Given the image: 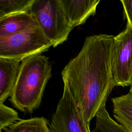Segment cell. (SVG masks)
Listing matches in <instances>:
<instances>
[{
	"label": "cell",
	"instance_id": "obj_9",
	"mask_svg": "<svg viewBox=\"0 0 132 132\" xmlns=\"http://www.w3.org/2000/svg\"><path fill=\"white\" fill-rule=\"evenodd\" d=\"M20 64L18 60L0 58V103L11 96Z\"/></svg>",
	"mask_w": 132,
	"mask_h": 132
},
{
	"label": "cell",
	"instance_id": "obj_11",
	"mask_svg": "<svg viewBox=\"0 0 132 132\" xmlns=\"http://www.w3.org/2000/svg\"><path fill=\"white\" fill-rule=\"evenodd\" d=\"M5 130V132H51L48 121L44 117L21 119Z\"/></svg>",
	"mask_w": 132,
	"mask_h": 132
},
{
	"label": "cell",
	"instance_id": "obj_7",
	"mask_svg": "<svg viewBox=\"0 0 132 132\" xmlns=\"http://www.w3.org/2000/svg\"><path fill=\"white\" fill-rule=\"evenodd\" d=\"M64 14L72 27L84 24L96 13L100 0H60Z\"/></svg>",
	"mask_w": 132,
	"mask_h": 132
},
{
	"label": "cell",
	"instance_id": "obj_16",
	"mask_svg": "<svg viewBox=\"0 0 132 132\" xmlns=\"http://www.w3.org/2000/svg\"><path fill=\"white\" fill-rule=\"evenodd\" d=\"M130 94H131L132 95V84L130 86V88H129V91L128 92Z\"/></svg>",
	"mask_w": 132,
	"mask_h": 132
},
{
	"label": "cell",
	"instance_id": "obj_3",
	"mask_svg": "<svg viewBox=\"0 0 132 132\" xmlns=\"http://www.w3.org/2000/svg\"><path fill=\"white\" fill-rule=\"evenodd\" d=\"M30 12L53 47L68 39L73 28L67 19L60 0H35Z\"/></svg>",
	"mask_w": 132,
	"mask_h": 132
},
{
	"label": "cell",
	"instance_id": "obj_2",
	"mask_svg": "<svg viewBox=\"0 0 132 132\" xmlns=\"http://www.w3.org/2000/svg\"><path fill=\"white\" fill-rule=\"evenodd\" d=\"M52 76V65L47 57L38 54L21 62L10 101L18 110L32 113L41 105L44 91Z\"/></svg>",
	"mask_w": 132,
	"mask_h": 132
},
{
	"label": "cell",
	"instance_id": "obj_6",
	"mask_svg": "<svg viewBox=\"0 0 132 132\" xmlns=\"http://www.w3.org/2000/svg\"><path fill=\"white\" fill-rule=\"evenodd\" d=\"M51 132H91L68 86L64 84L59 100L50 125Z\"/></svg>",
	"mask_w": 132,
	"mask_h": 132
},
{
	"label": "cell",
	"instance_id": "obj_12",
	"mask_svg": "<svg viewBox=\"0 0 132 132\" xmlns=\"http://www.w3.org/2000/svg\"><path fill=\"white\" fill-rule=\"evenodd\" d=\"M95 127L91 132H127L109 116L104 103L96 115Z\"/></svg>",
	"mask_w": 132,
	"mask_h": 132
},
{
	"label": "cell",
	"instance_id": "obj_15",
	"mask_svg": "<svg viewBox=\"0 0 132 132\" xmlns=\"http://www.w3.org/2000/svg\"><path fill=\"white\" fill-rule=\"evenodd\" d=\"M124 15L127 21V24L132 28V0H121Z\"/></svg>",
	"mask_w": 132,
	"mask_h": 132
},
{
	"label": "cell",
	"instance_id": "obj_5",
	"mask_svg": "<svg viewBox=\"0 0 132 132\" xmlns=\"http://www.w3.org/2000/svg\"><path fill=\"white\" fill-rule=\"evenodd\" d=\"M111 69L115 86L132 84V28L125 29L114 36L111 56Z\"/></svg>",
	"mask_w": 132,
	"mask_h": 132
},
{
	"label": "cell",
	"instance_id": "obj_13",
	"mask_svg": "<svg viewBox=\"0 0 132 132\" xmlns=\"http://www.w3.org/2000/svg\"><path fill=\"white\" fill-rule=\"evenodd\" d=\"M35 0H0V19L31 11Z\"/></svg>",
	"mask_w": 132,
	"mask_h": 132
},
{
	"label": "cell",
	"instance_id": "obj_4",
	"mask_svg": "<svg viewBox=\"0 0 132 132\" xmlns=\"http://www.w3.org/2000/svg\"><path fill=\"white\" fill-rule=\"evenodd\" d=\"M52 42L40 27L6 37H0V58L22 61L47 51Z\"/></svg>",
	"mask_w": 132,
	"mask_h": 132
},
{
	"label": "cell",
	"instance_id": "obj_8",
	"mask_svg": "<svg viewBox=\"0 0 132 132\" xmlns=\"http://www.w3.org/2000/svg\"><path fill=\"white\" fill-rule=\"evenodd\" d=\"M39 27L31 12L12 14L0 19V37H6L29 28Z\"/></svg>",
	"mask_w": 132,
	"mask_h": 132
},
{
	"label": "cell",
	"instance_id": "obj_10",
	"mask_svg": "<svg viewBox=\"0 0 132 132\" xmlns=\"http://www.w3.org/2000/svg\"><path fill=\"white\" fill-rule=\"evenodd\" d=\"M111 101L114 118L127 132H132V95L128 93L112 98Z\"/></svg>",
	"mask_w": 132,
	"mask_h": 132
},
{
	"label": "cell",
	"instance_id": "obj_14",
	"mask_svg": "<svg viewBox=\"0 0 132 132\" xmlns=\"http://www.w3.org/2000/svg\"><path fill=\"white\" fill-rule=\"evenodd\" d=\"M18 113L4 103H0V130L5 129L20 121Z\"/></svg>",
	"mask_w": 132,
	"mask_h": 132
},
{
	"label": "cell",
	"instance_id": "obj_1",
	"mask_svg": "<svg viewBox=\"0 0 132 132\" xmlns=\"http://www.w3.org/2000/svg\"><path fill=\"white\" fill-rule=\"evenodd\" d=\"M113 38L107 34L87 37L61 72L63 84L89 125L115 87L111 63Z\"/></svg>",
	"mask_w": 132,
	"mask_h": 132
}]
</instances>
